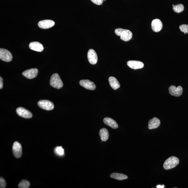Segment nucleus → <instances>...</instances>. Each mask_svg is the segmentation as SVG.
I'll return each instance as SVG.
<instances>
[{
	"mask_svg": "<svg viewBox=\"0 0 188 188\" xmlns=\"http://www.w3.org/2000/svg\"><path fill=\"white\" fill-rule=\"evenodd\" d=\"M99 134L102 141H106L109 139V134L107 129L102 128L99 132Z\"/></svg>",
	"mask_w": 188,
	"mask_h": 188,
	"instance_id": "nucleus-19",
	"label": "nucleus"
},
{
	"mask_svg": "<svg viewBox=\"0 0 188 188\" xmlns=\"http://www.w3.org/2000/svg\"><path fill=\"white\" fill-rule=\"evenodd\" d=\"M6 183L5 180L3 178L1 177L0 179V187L5 188L6 187Z\"/></svg>",
	"mask_w": 188,
	"mask_h": 188,
	"instance_id": "nucleus-25",
	"label": "nucleus"
},
{
	"mask_svg": "<svg viewBox=\"0 0 188 188\" xmlns=\"http://www.w3.org/2000/svg\"><path fill=\"white\" fill-rule=\"evenodd\" d=\"M109 80L110 85L113 90H116L120 88V85L116 78L111 76L109 77Z\"/></svg>",
	"mask_w": 188,
	"mask_h": 188,
	"instance_id": "nucleus-18",
	"label": "nucleus"
},
{
	"mask_svg": "<svg viewBox=\"0 0 188 188\" xmlns=\"http://www.w3.org/2000/svg\"><path fill=\"white\" fill-rule=\"evenodd\" d=\"M157 188H163L164 187V185H158L157 186Z\"/></svg>",
	"mask_w": 188,
	"mask_h": 188,
	"instance_id": "nucleus-28",
	"label": "nucleus"
},
{
	"mask_svg": "<svg viewBox=\"0 0 188 188\" xmlns=\"http://www.w3.org/2000/svg\"><path fill=\"white\" fill-rule=\"evenodd\" d=\"M169 93L175 97H180L182 95L183 89L182 86H179L176 87L174 86H170L169 88Z\"/></svg>",
	"mask_w": 188,
	"mask_h": 188,
	"instance_id": "nucleus-7",
	"label": "nucleus"
},
{
	"mask_svg": "<svg viewBox=\"0 0 188 188\" xmlns=\"http://www.w3.org/2000/svg\"><path fill=\"white\" fill-rule=\"evenodd\" d=\"M151 26L152 31L155 32H159L162 29V23L160 19H154L152 21Z\"/></svg>",
	"mask_w": 188,
	"mask_h": 188,
	"instance_id": "nucleus-13",
	"label": "nucleus"
},
{
	"mask_svg": "<svg viewBox=\"0 0 188 188\" xmlns=\"http://www.w3.org/2000/svg\"><path fill=\"white\" fill-rule=\"evenodd\" d=\"M111 178L116 179L118 180H126L128 178L127 175L123 174L117 173H113L110 175Z\"/></svg>",
	"mask_w": 188,
	"mask_h": 188,
	"instance_id": "nucleus-20",
	"label": "nucleus"
},
{
	"mask_svg": "<svg viewBox=\"0 0 188 188\" xmlns=\"http://www.w3.org/2000/svg\"><path fill=\"white\" fill-rule=\"evenodd\" d=\"M127 64L129 67L134 70L141 69L144 66V64L142 62L135 60L128 61L127 62Z\"/></svg>",
	"mask_w": 188,
	"mask_h": 188,
	"instance_id": "nucleus-14",
	"label": "nucleus"
},
{
	"mask_svg": "<svg viewBox=\"0 0 188 188\" xmlns=\"http://www.w3.org/2000/svg\"><path fill=\"white\" fill-rule=\"evenodd\" d=\"M173 9L175 12L180 13L183 11L184 6L182 4H178L173 6Z\"/></svg>",
	"mask_w": 188,
	"mask_h": 188,
	"instance_id": "nucleus-21",
	"label": "nucleus"
},
{
	"mask_svg": "<svg viewBox=\"0 0 188 188\" xmlns=\"http://www.w3.org/2000/svg\"><path fill=\"white\" fill-rule=\"evenodd\" d=\"M179 159L178 158L175 157H171L165 161L164 164V167L165 169L169 170L175 168L179 164Z\"/></svg>",
	"mask_w": 188,
	"mask_h": 188,
	"instance_id": "nucleus-2",
	"label": "nucleus"
},
{
	"mask_svg": "<svg viewBox=\"0 0 188 188\" xmlns=\"http://www.w3.org/2000/svg\"><path fill=\"white\" fill-rule=\"evenodd\" d=\"M56 153L59 155H63L64 154V150L61 147H58L56 148Z\"/></svg>",
	"mask_w": 188,
	"mask_h": 188,
	"instance_id": "nucleus-24",
	"label": "nucleus"
},
{
	"mask_svg": "<svg viewBox=\"0 0 188 188\" xmlns=\"http://www.w3.org/2000/svg\"><path fill=\"white\" fill-rule=\"evenodd\" d=\"M79 84L83 87L87 89L93 90L96 88V86L95 83L89 80H81L79 82Z\"/></svg>",
	"mask_w": 188,
	"mask_h": 188,
	"instance_id": "nucleus-8",
	"label": "nucleus"
},
{
	"mask_svg": "<svg viewBox=\"0 0 188 188\" xmlns=\"http://www.w3.org/2000/svg\"><path fill=\"white\" fill-rule=\"evenodd\" d=\"M12 151L14 156L17 158H20L22 154V146L20 143L15 141L12 147Z\"/></svg>",
	"mask_w": 188,
	"mask_h": 188,
	"instance_id": "nucleus-5",
	"label": "nucleus"
},
{
	"mask_svg": "<svg viewBox=\"0 0 188 188\" xmlns=\"http://www.w3.org/2000/svg\"><path fill=\"white\" fill-rule=\"evenodd\" d=\"M30 185V182L28 181L23 180L19 182L18 187L19 188H28L29 187Z\"/></svg>",
	"mask_w": 188,
	"mask_h": 188,
	"instance_id": "nucleus-22",
	"label": "nucleus"
},
{
	"mask_svg": "<svg viewBox=\"0 0 188 188\" xmlns=\"http://www.w3.org/2000/svg\"><path fill=\"white\" fill-rule=\"evenodd\" d=\"M29 47L32 50L37 52H42L44 49L43 45L38 42H32L30 44Z\"/></svg>",
	"mask_w": 188,
	"mask_h": 188,
	"instance_id": "nucleus-15",
	"label": "nucleus"
},
{
	"mask_svg": "<svg viewBox=\"0 0 188 188\" xmlns=\"http://www.w3.org/2000/svg\"><path fill=\"white\" fill-rule=\"evenodd\" d=\"M17 115L19 116L26 118H30L32 117L31 113L27 110L22 107H19L16 110Z\"/></svg>",
	"mask_w": 188,
	"mask_h": 188,
	"instance_id": "nucleus-9",
	"label": "nucleus"
},
{
	"mask_svg": "<svg viewBox=\"0 0 188 188\" xmlns=\"http://www.w3.org/2000/svg\"><path fill=\"white\" fill-rule=\"evenodd\" d=\"M39 107L47 111L52 110L54 108V104L49 100H41L38 102Z\"/></svg>",
	"mask_w": 188,
	"mask_h": 188,
	"instance_id": "nucleus-4",
	"label": "nucleus"
},
{
	"mask_svg": "<svg viewBox=\"0 0 188 188\" xmlns=\"http://www.w3.org/2000/svg\"><path fill=\"white\" fill-rule=\"evenodd\" d=\"M180 29L181 31L184 32L185 34L188 33V25L187 24H182L180 26Z\"/></svg>",
	"mask_w": 188,
	"mask_h": 188,
	"instance_id": "nucleus-23",
	"label": "nucleus"
},
{
	"mask_svg": "<svg viewBox=\"0 0 188 188\" xmlns=\"http://www.w3.org/2000/svg\"><path fill=\"white\" fill-rule=\"evenodd\" d=\"M88 61L92 65H95L97 63V56L96 53L93 49H90L88 53Z\"/></svg>",
	"mask_w": 188,
	"mask_h": 188,
	"instance_id": "nucleus-10",
	"label": "nucleus"
},
{
	"mask_svg": "<svg viewBox=\"0 0 188 188\" xmlns=\"http://www.w3.org/2000/svg\"><path fill=\"white\" fill-rule=\"evenodd\" d=\"M115 34L118 36H120V38L124 41L127 42L132 38V33L129 30L118 28L115 30Z\"/></svg>",
	"mask_w": 188,
	"mask_h": 188,
	"instance_id": "nucleus-1",
	"label": "nucleus"
},
{
	"mask_svg": "<svg viewBox=\"0 0 188 188\" xmlns=\"http://www.w3.org/2000/svg\"><path fill=\"white\" fill-rule=\"evenodd\" d=\"M0 58L2 61L5 62H10L12 59L11 53L7 49H0Z\"/></svg>",
	"mask_w": 188,
	"mask_h": 188,
	"instance_id": "nucleus-6",
	"label": "nucleus"
},
{
	"mask_svg": "<svg viewBox=\"0 0 188 188\" xmlns=\"http://www.w3.org/2000/svg\"><path fill=\"white\" fill-rule=\"evenodd\" d=\"M104 122L106 125L113 129L118 128V126L115 120L110 118H104Z\"/></svg>",
	"mask_w": 188,
	"mask_h": 188,
	"instance_id": "nucleus-17",
	"label": "nucleus"
},
{
	"mask_svg": "<svg viewBox=\"0 0 188 188\" xmlns=\"http://www.w3.org/2000/svg\"><path fill=\"white\" fill-rule=\"evenodd\" d=\"M51 86L55 88L60 89L63 86V81L58 74H54L51 76L50 81Z\"/></svg>",
	"mask_w": 188,
	"mask_h": 188,
	"instance_id": "nucleus-3",
	"label": "nucleus"
},
{
	"mask_svg": "<svg viewBox=\"0 0 188 188\" xmlns=\"http://www.w3.org/2000/svg\"><path fill=\"white\" fill-rule=\"evenodd\" d=\"M160 125V120L157 118H154L149 121L148 127L150 129H155L159 127Z\"/></svg>",
	"mask_w": 188,
	"mask_h": 188,
	"instance_id": "nucleus-16",
	"label": "nucleus"
},
{
	"mask_svg": "<svg viewBox=\"0 0 188 188\" xmlns=\"http://www.w3.org/2000/svg\"><path fill=\"white\" fill-rule=\"evenodd\" d=\"M93 3L97 5H101L104 2V0H91Z\"/></svg>",
	"mask_w": 188,
	"mask_h": 188,
	"instance_id": "nucleus-26",
	"label": "nucleus"
},
{
	"mask_svg": "<svg viewBox=\"0 0 188 188\" xmlns=\"http://www.w3.org/2000/svg\"><path fill=\"white\" fill-rule=\"evenodd\" d=\"M3 88V79L1 77L0 78V89H2Z\"/></svg>",
	"mask_w": 188,
	"mask_h": 188,
	"instance_id": "nucleus-27",
	"label": "nucleus"
},
{
	"mask_svg": "<svg viewBox=\"0 0 188 188\" xmlns=\"http://www.w3.org/2000/svg\"><path fill=\"white\" fill-rule=\"evenodd\" d=\"M54 25V21L49 19L41 21L38 24L39 27L43 29H49L52 27Z\"/></svg>",
	"mask_w": 188,
	"mask_h": 188,
	"instance_id": "nucleus-12",
	"label": "nucleus"
},
{
	"mask_svg": "<svg viewBox=\"0 0 188 188\" xmlns=\"http://www.w3.org/2000/svg\"><path fill=\"white\" fill-rule=\"evenodd\" d=\"M38 73V70L36 68L29 69L23 72L22 75L28 79H33L36 77Z\"/></svg>",
	"mask_w": 188,
	"mask_h": 188,
	"instance_id": "nucleus-11",
	"label": "nucleus"
}]
</instances>
